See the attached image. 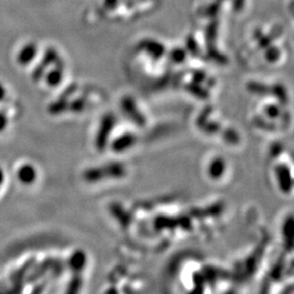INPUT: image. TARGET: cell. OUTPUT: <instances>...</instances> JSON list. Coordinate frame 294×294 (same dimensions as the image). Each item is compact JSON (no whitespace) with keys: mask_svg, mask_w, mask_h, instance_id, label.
Masks as SVG:
<instances>
[{"mask_svg":"<svg viewBox=\"0 0 294 294\" xmlns=\"http://www.w3.org/2000/svg\"><path fill=\"white\" fill-rule=\"evenodd\" d=\"M35 259H30L27 262H25L23 265L18 268L17 270H15L14 273H12L11 277H10V281L12 284L11 287V292L14 293H18L21 292L25 286L26 283V278L27 275L30 273L31 269L33 268V265H35Z\"/></svg>","mask_w":294,"mask_h":294,"instance_id":"obj_1","label":"cell"},{"mask_svg":"<svg viewBox=\"0 0 294 294\" xmlns=\"http://www.w3.org/2000/svg\"><path fill=\"white\" fill-rule=\"evenodd\" d=\"M52 262H54V258H46L40 264H37L36 265L35 264L33 265V268L31 269L30 273L27 275L26 283L33 284V283H36V281L41 279L43 276L50 272Z\"/></svg>","mask_w":294,"mask_h":294,"instance_id":"obj_2","label":"cell"},{"mask_svg":"<svg viewBox=\"0 0 294 294\" xmlns=\"http://www.w3.org/2000/svg\"><path fill=\"white\" fill-rule=\"evenodd\" d=\"M16 176L21 184L29 186L36 182L37 172L36 168L32 164H24L17 170Z\"/></svg>","mask_w":294,"mask_h":294,"instance_id":"obj_3","label":"cell"},{"mask_svg":"<svg viewBox=\"0 0 294 294\" xmlns=\"http://www.w3.org/2000/svg\"><path fill=\"white\" fill-rule=\"evenodd\" d=\"M37 50H38L37 46L34 42H30V43L26 44L25 46H23L16 57L18 64L26 66L32 63L37 55Z\"/></svg>","mask_w":294,"mask_h":294,"instance_id":"obj_4","label":"cell"},{"mask_svg":"<svg viewBox=\"0 0 294 294\" xmlns=\"http://www.w3.org/2000/svg\"><path fill=\"white\" fill-rule=\"evenodd\" d=\"M55 64V68L51 69L45 76L47 84L50 87L58 86L63 78V62L60 58H58Z\"/></svg>","mask_w":294,"mask_h":294,"instance_id":"obj_5","label":"cell"},{"mask_svg":"<svg viewBox=\"0 0 294 294\" xmlns=\"http://www.w3.org/2000/svg\"><path fill=\"white\" fill-rule=\"evenodd\" d=\"M86 265V255L82 251H74L68 259L67 265L72 273H79Z\"/></svg>","mask_w":294,"mask_h":294,"instance_id":"obj_6","label":"cell"},{"mask_svg":"<svg viewBox=\"0 0 294 294\" xmlns=\"http://www.w3.org/2000/svg\"><path fill=\"white\" fill-rule=\"evenodd\" d=\"M69 100L64 97L59 96L57 100L50 103L48 112L51 115H61L69 109Z\"/></svg>","mask_w":294,"mask_h":294,"instance_id":"obj_7","label":"cell"},{"mask_svg":"<svg viewBox=\"0 0 294 294\" xmlns=\"http://www.w3.org/2000/svg\"><path fill=\"white\" fill-rule=\"evenodd\" d=\"M59 57H58V51L54 48H48L47 50H45L43 58L41 60V62L38 65H40L41 67H43L44 69H48V67L50 65L55 64L57 62Z\"/></svg>","mask_w":294,"mask_h":294,"instance_id":"obj_8","label":"cell"},{"mask_svg":"<svg viewBox=\"0 0 294 294\" xmlns=\"http://www.w3.org/2000/svg\"><path fill=\"white\" fill-rule=\"evenodd\" d=\"M65 265L66 264L61 259H54L52 265L50 266V272H49L51 278L60 277L64 273Z\"/></svg>","mask_w":294,"mask_h":294,"instance_id":"obj_9","label":"cell"},{"mask_svg":"<svg viewBox=\"0 0 294 294\" xmlns=\"http://www.w3.org/2000/svg\"><path fill=\"white\" fill-rule=\"evenodd\" d=\"M73 274H74L73 277L68 284V287H67V290H66L67 293L78 292L80 287L82 285V280L80 279L78 273H73Z\"/></svg>","mask_w":294,"mask_h":294,"instance_id":"obj_10","label":"cell"},{"mask_svg":"<svg viewBox=\"0 0 294 294\" xmlns=\"http://www.w3.org/2000/svg\"><path fill=\"white\" fill-rule=\"evenodd\" d=\"M85 107V100L83 98H78L72 102L71 104H69V109H71L73 112L78 113L81 112Z\"/></svg>","mask_w":294,"mask_h":294,"instance_id":"obj_11","label":"cell"},{"mask_svg":"<svg viewBox=\"0 0 294 294\" xmlns=\"http://www.w3.org/2000/svg\"><path fill=\"white\" fill-rule=\"evenodd\" d=\"M8 118L7 115H5L3 112H0V132L7 128Z\"/></svg>","mask_w":294,"mask_h":294,"instance_id":"obj_12","label":"cell"},{"mask_svg":"<svg viewBox=\"0 0 294 294\" xmlns=\"http://www.w3.org/2000/svg\"><path fill=\"white\" fill-rule=\"evenodd\" d=\"M47 286V283H44V284H39L35 287V288L32 290L33 293H40V292H43L45 287Z\"/></svg>","mask_w":294,"mask_h":294,"instance_id":"obj_13","label":"cell"},{"mask_svg":"<svg viewBox=\"0 0 294 294\" xmlns=\"http://www.w3.org/2000/svg\"><path fill=\"white\" fill-rule=\"evenodd\" d=\"M5 95H6V91H5L4 87L2 86V84L0 83V101H2L4 99Z\"/></svg>","mask_w":294,"mask_h":294,"instance_id":"obj_14","label":"cell"},{"mask_svg":"<svg viewBox=\"0 0 294 294\" xmlns=\"http://www.w3.org/2000/svg\"><path fill=\"white\" fill-rule=\"evenodd\" d=\"M4 180H5V174H4L3 170L0 168V186L3 184Z\"/></svg>","mask_w":294,"mask_h":294,"instance_id":"obj_15","label":"cell"}]
</instances>
